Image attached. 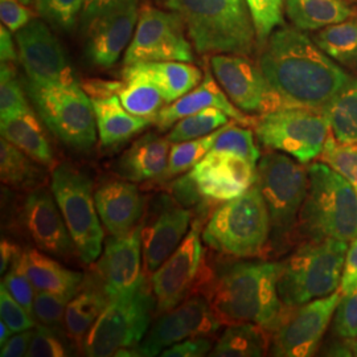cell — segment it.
<instances>
[{
	"label": "cell",
	"instance_id": "6da1fadb",
	"mask_svg": "<svg viewBox=\"0 0 357 357\" xmlns=\"http://www.w3.org/2000/svg\"><path fill=\"white\" fill-rule=\"evenodd\" d=\"M258 64L287 107L323 112L352 78L312 38L293 26H282L268 36Z\"/></svg>",
	"mask_w": 357,
	"mask_h": 357
},
{
	"label": "cell",
	"instance_id": "7a4b0ae2",
	"mask_svg": "<svg viewBox=\"0 0 357 357\" xmlns=\"http://www.w3.org/2000/svg\"><path fill=\"white\" fill-rule=\"evenodd\" d=\"M281 262H241L208 284L206 299L221 324L255 323L270 328L281 314Z\"/></svg>",
	"mask_w": 357,
	"mask_h": 357
},
{
	"label": "cell",
	"instance_id": "3957f363",
	"mask_svg": "<svg viewBox=\"0 0 357 357\" xmlns=\"http://www.w3.org/2000/svg\"><path fill=\"white\" fill-rule=\"evenodd\" d=\"M308 190L299 213L296 237L303 241L333 238L351 243L357 237V192L333 168L312 163Z\"/></svg>",
	"mask_w": 357,
	"mask_h": 357
},
{
	"label": "cell",
	"instance_id": "277c9868",
	"mask_svg": "<svg viewBox=\"0 0 357 357\" xmlns=\"http://www.w3.org/2000/svg\"><path fill=\"white\" fill-rule=\"evenodd\" d=\"M185 24L199 53L249 56L255 50L253 17L246 0H166Z\"/></svg>",
	"mask_w": 357,
	"mask_h": 357
},
{
	"label": "cell",
	"instance_id": "5b68a950",
	"mask_svg": "<svg viewBox=\"0 0 357 357\" xmlns=\"http://www.w3.org/2000/svg\"><path fill=\"white\" fill-rule=\"evenodd\" d=\"M278 151L265 153L257 165L255 185L270 216V246L283 252L296 236L299 213L308 190V168Z\"/></svg>",
	"mask_w": 357,
	"mask_h": 357
},
{
	"label": "cell",
	"instance_id": "8992f818",
	"mask_svg": "<svg viewBox=\"0 0 357 357\" xmlns=\"http://www.w3.org/2000/svg\"><path fill=\"white\" fill-rule=\"evenodd\" d=\"M348 243L308 240L281 262L278 294L284 306H298L331 295L340 287Z\"/></svg>",
	"mask_w": 357,
	"mask_h": 357
},
{
	"label": "cell",
	"instance_id": "52a82bcc",
	"mask_svg": "<svg viewBox=\"0 0 357 357\" xmlns=\"http://www.w3.org/2000/svg\"><path fill=\"white\" fill-rule=\"evenodd\" d=\"M270 234L268 206L255 183L243 195L220 205L202 231L205 245L236 258L264 255Z\"/></svg>",
	"mask_w": 357,
	"mask_h": 357
},
{
	"label": "cell",
	"instance_id": "ba28073f",
	"mask_svg": "<svg viewBox=\"0 0 357 357\" xmlns=\"http://www.w3.org/2000/svg\"><path fill=\"white\" fill-rule=\"evenodd\" d=\"M146 280L132 293L110 299L84 340L86 356H137L156 306Z\"/></svg>",
	"mask_w": 357,
	"mask_h": 357
},
{
	"label": "cell",
	"instance_id": "9c48e42d",
	"mask_svg": "<svg viewBox=\"0 0 357 357\" xmlns=\"http://www.w3.org/2000/svg\"><path fill=\"white\" fill-rule=\"evenodd\" d=\"M51 191L77 255L85 264L96 262L102 255L103 229L89 176L69 163H61L52 172Z\"/></svg>",
	"mask_w": 357,
	"mask_h": 357
},
{
	"label": "cell",
	"instance_id": "30bf717a",
	"mask_svg": "<svg viewBox=\"0 0 357 357\" xmlns=\"http://www.w3.org/2000/svg\"><path fill=\"white\" fill-rule=\"evenodd\" d=\"M28 93L52 132L79 151L90 150L97 139V121L89 94L76 79L38 86L28 82Z\"/></svg>",
	"mask_w": 357,
	"mask_h": 357
},
{
	"label": "cell",
	"instance_id": "8fae6325",
	"mask_svg": "<svg viewBox=\"0 0 357 357\" xmlns=\"http://www.w3.org/2000/svg\"><path fill=\"white\" fill-rule=\"evenodd\" d=\"M255 132L264 147L286 153L302 165H310L320 158L331 128L321 110L283 107L259 115Z\"/></svg>",
	"mask_w": 357,
	"mask_h": 357
},
{
	"label": "cell",
	"instance_id": "7c38bea8",
	"mask_svg": "<svg viewBox=\"0 0 357 357\" xmlns=\"http://www.w3.org/2000/svg\"><path fill=\"white\" fill-rule=\"evenodd\" d=\"M340 289L323 298L298 306H284L270 332L273 356H314L319 349L336 307L342 298Z\"/></svg>",
	"mask_w": 357,
	"mask_h": 357
},
{
	"label": "cell",
	"instance_id": "4fadbf2b",
	"mask_svg": "<svg viewBox=\"0 0 357 357\" xmlns=\"http://www.w3.org/2000/svg\"><path fill=\"white\" fill-rule=\"evenodd\" d=\"M185 24L178 13L142 8L134 38L128 45L123 65L151 61H193V50L184 35Z\"/></svg>",
	"mask_w": 357,
	"mask_h": 357
},
{
	"label": "cell",
	"instance_id": "5bb4252c",
	"mask_svg": "<svg viewBox=\"0 0 357 357\" xmlns=\"http://www.w3.org/2000/svg\"><path fill=\"white\" fill-rule=\"evenodd\" d=\"M211 68L230 101L243 113L262 115L287 107L259 64L246 56L217 53L211 59Z\"/></svg>",
	"mask_w": 357,
	"mask_h": 357
},
{
	"label": "cell",
	"instance_id": "9a60e30c",
	"mask_svg": "<svg viewBox=\"0 0 357 357\" xmlns=\"http://www.w3.org/2000/svg\"><path fill=\"white\" fill-rule=\"evenodd\" d=\"M204 248L200 220L192 228L178 249L165 264L151 274V290L156 301V311L167 312L191 296L202 278Z\"/></svg>",
	"mask_w": 357,
	"mask_h": 357
},
{
	"label": "cell",
	"instance_id": "2e32d148",
	"mask_svg": "<svg viewBox=\"0 0 357 357\" xmlns=\"http://www.w3.org/2000/svg\"><path fill=\"white\" fill-rule=\"evenodd\" d=\"M221 326L208 299L191 295L180 305L163 312L138 345V356L153 357L178 342L197 336H213Z\"/></svg>",
	"mask_w": 357,
	"mask_h": 357
},
{
	"label": "cell",
	"instance_id": "e0dca14e",
	"mask_svg": "<svg viewBox=\"0 0 357 357\" xmlns=\"http://www.w3.org/2000/svg\"><path fill=\"white\" fill-rule=\"evenodd\" d=\"M16 44L29 84L44 86L76 79L61 44L45 23L31 20L16 32Z\"/></svg>",
	"mask_w": 357,
	"mask_h": 357
},
{
	"label": "cell",
	"instance_id": "ac0fdd59",
	"mask_svg": "<svg viewBox=\"0 0 357 357\" xmlns=\"http://www.w3.org/2000/svg\"><path fill=\"white\" fill-rule=\"evenodd\" d=\"M139 15V0H123L93 17L85 45L90 63L112 68L134 38Z\"/></svg>",
	"mask_w": 357,
	"mask_h": 357
},
{
	"label": "cell",
	"instance_id": "d6986e66",
	"mask_svg": "<svg viewBox=\"0 0 357 357\" xmlns=\"http://www.w3.org/2000/svg\"><path fill=\"white\" fill-rule=\"evenodd\" d=\"M142 231L143 227L137 225L128 234L112 236L103 246L96 271L109 301L132 293L146 281V273H142Z\"/></svg>",
	"mask_w": 357,
	"mask_h": 357
},
{
	"label": "cell",
	"instance_id": "ffe728a7",
	"mask_svg": "<svg viewBox=\"0 0 357 357\" xmlns=\"http://www.w3.org/2000/svg\"><path fill=\"white\" fill-rule=\"evenodd\" d=\"M190 175L204 199L224 203L255 184L257 166L238 155L211 150Z\"/></svg>",
	"mask_w": 357,
	"mask_h": 357
},
{
	"label": "cell",
	"instance_id": "44dd1931",
	"mask_svg": "<svg viewBox=\"0 0 357 357\" xmlns=\"http://www.w3.org/2000/svg\"><path fill=\"white\" fill-rule=\"evenodd\" d=\"M53 195L44 190L31 192L24 202L23 224L41 252L53 255H73L76 245Z\"/></svg>",
	"mask_w": 357,
	"mask_h": 357
},
{
	"label": "cell",
	"instance_id": "7402d4cb",
	"mask_svg": "<svg viewBox=\"0 0 357 357\" xmlns=\"http://www.w3.org/2000/svg\"><path fill=\"white\" fill-rule=\"evenodd\" d=\"M190 222L191 212L188 208L165 196V205L160 206L159 215L142 231L146 274L151 275L178 249L187 236Z\"/></svg>",
	"mask_w": 357,
	"mask_h": 357
},
{
	"label": "cell",
	"instance_id": "603a6c76",
	"mask_svg": "<svg viewBox=\"0 0 357 357\" xmlns=\"http://www.w3.org/2000/svg\"><path fill=\"white\" fill-rule=\"evenodd\" d=\"M209 107L220 109L231 121L243 126L255 128L257 118L249 116L231 102L211 72L205 73L203 81L195 89L180 97L175 102L166 105L153 118V123L159 131H167L184 116L199 113Z\"/></svg>",
	"mask_w": 357,
	"mask_h": 357
},
{
	"label": "cell",
	"instance_id": "cb8c5ba5",
	"mask_svg": "<svg viewBox=\"0 0 357 357\" xmlns=\"http://www.w3.org/2000/svg\"><path fill=\"white\" fill-rule=\"evenodd\" d=\"M96 206L110 236H123L143 216L144 199L138 187L128 181H109L94 192Z\"/></svg>",
	"mask_w": 357,
	"mask_h": 357
},
{
	"label": "cell",
	"instance_id": "d4e9b609",
	"mask_svg": "<svg viewBox=\"0 0 357 357\" xmlns=\"http://www.w3.org/2000/svg\"><path fill=\"white\" fill-rule=\"evenodd\" d=\"M172 143L156 134H146L119 158L118 174L128 181H159L166 171Z\"/></svg>",
	"mask_w": 357,
	"mask_h": 357
},
{
	"label": "cell",
	"instance_id": "484cf974",
	"mask_svg": "<svg viewBox=\"0 0 357 357\" xmlns=\"http://www.w3.org/2000/svg\"><path fill=\"white\" fill-rule=\"evenodd\" d=\"M22 266L36 291L59 294L72 299L84 282L81 273L64 268L40 249L23 250Z\"/></svg>",
	"mask_w": 357,
	"mask_h": 357
},
{
	"label": "cell",
	"instance_id": "4316f807",
	"mask_svg": "<svg viewBox=\"0 0 357 357\" xmlns=\"http://www.w3.org/2000/svg\"><path fill=\"white\" fill-rule=\"evenodd\" d=\"M100 139L105 147H115L139 134L153 123L151 119L128 113L118 94L91 98Z\"/></svg>",
	"mask_w": 357,
	"mask_h": 357
},
{
	"label": "cell",
	"instance_id": "83f0119b",
	"mask_svg": "<svg viewBox=\"0 0 357 357\" xmlns=\"http://www.w3.org/2000/svg\"><path fill=\"white\" fill-rule=\"evenodd\" d=\"M0 132L1 138L13 143L38 165H53L54 158L50 142L31 109L22 114L0 119Z\"/></svg>",
	"mask_w": 357,
	"mask_h": 357
},
{
	"label": "cell",
	"instance_id": "f1b7e54d",
	"mask_svg": "<svg viewBox=\"0 0 357 357\" xmlns=\"http://www.w3.org/2000/svg\"><path fill=\"white\" fill-rule=\"evenodd\" d=\"M123 85L118 91V97L128 113L153 121L167 105L160 88L135 65L125 66Z\"/></svg>",
	"mask_w": 357,
	"mask_h": 357
},
{
	"label": "cell",
	"instance_id": "f546056e",
	"mask_svg": "<svg viewBox=\"0 0 357 357\" xmlns=\"http://www.w3.org/2000/svg\"><path fill=\"white\" fill-rule=\"evenodd\" d=\"M284 6L289 19L301 31H320L355 15L345 0H284Z\"/></svg>",
	"mask_w": 357,
	"mask_h": 357
},
{
	"label": "cell",
	"instance_id": "4dcf8cb0",
	"mask_svg": "<svg viewBox=\"0 0 357 357\" xmlns=\"http://www.w3.org/2000/svg\"><path fill=\"white\" fill-rule=\"evenodd\" d=\"M132 65L160 88L167 105L175 102L203 81L202 70L184 61H151Z\"/></svg>",
	"mask_w": 357,
	"mask_h": 357
},
{
	"label": "cell",
	"instance_id": "1f68e13d",
	"mask_svg": "<svg viewBox=\"0 0 357 357\" xmlns=\"http://www.w3.org/2000/svg\"><path fill=\"white\" fill-rule=\"evenodd\" d=\"M270 332L255 323L230 324L208 356L261 357L270 352Z\"/></svg>",
	"mask_w": 357,
	"mask_h": 357
},
{
	"label": "cell",
	"instance_id": "d6a6232c",
	"mask_svg": "<svg viewBox=\"0 0 357 357\" xmlns=\"http://www.w3.org/2000/svg\"><path fill=\"white\" fill-rule=\"evenodd\" d=\"M109 302L102 289H85L69 301L65 310L64 326L73 343L84 344V340Z\"/></svg>",
	"mask_w": 357,
	"mask_h": 357
},
{
	"label": "cell",
	"instance_id": "836d02e7",
	"mask_svg": "<svg viewBox=\"0 0 357 357\" xmlns=\"http://www.w3.org/2000/svg\"><path fill=\"white\" fill-rule=\"evenodd\" d=\"M312 40L333 61L347 68H357V17L320 29Z\"/></svg>",
	"mask_w": 357,
	"mask_h": 357
},
{
	"label": "cell",
	"instance_id": "e575fe53",
	"mask_svg": "<svg viewBox=\"0 0 357 357\" xmlns=\"http://www.w3.org/2000/svg\"><path fill=\"white\" fill-rule=\"evenodd\" d=\"M323 113L330 123L331 135L336 141L356 143L357 78L352 77L349 79L344 88L324 107Z\"/></svg>",
	"mask_w": 357,
	"mask_h": 357
},
{
	"label": "cell",
	"instance_id": "d590c367",
	"mask_svg": "<svg viewBox=\"0 0 357 357\" xmlns=\"http://www.w3.org/2000/svg\"><path fill=\"white\" fill-rule=\"evenodd\" d=\"M0 178L13 188H35L43 180V172L31 158L13 143L0 141Z\"/></svg>",
	"mask_w": 357,
	"mask_h": 357
},
{
	"label": "cell",
	"instance_id": "8d00e7d4",
	"mask_svg": "<svg viewBox=\"0 0 357 357\" xmlns=\"http://www.w3.org/2000/svg\"><path fill=\"white\" fill-rule=\"evenodd\" d=\"M230 118L216 107L204 109L199 113L184 116L168 132L167 139L171 143L192 141L206 137L229 123Z\"/></svg>",
	"mask_w": 357,
	"mask_h": 357
},
{
	"label": "cell",
	"instance_id": "74e56055",
	"mask_svg": "<svg viewBox=\"0 0 357 357\" xmlns=\"http://www.w3.org/2000/svg\"><path fill=\"white\" fill-rule=\"evenodd\" d=\"M217 131L199 139L172 143L166 171L159 181L178 176L196 166L212 150Z\"/></svg>",
	"mask_w": 357,
	"mask_h": 357
},
{
	"label": "cell",
	"instance_id": "f35d334b",
	"mask_svg": "<svg viewBox=\"0 0 357 357\" xmlns=\"http://www.w3.org/2000/svg\"><path fill=\"white\" fill-rule=\"evenodd\" d=\"M241 126L233 121L218 128L212 150L238 155L257 166L261 159V153L255 144V132L250 128H246L248 126Z\"/></svg>",
	"mask_w": 357,
	"mask_h": 357
},
{
	"label": "cell",
	"instance_id": "ab89813d",
	"mask_svg": "<svg viewBox=\"0 0 357 357\" xmlns=\"http://www.w3.org/2000/svg\"><path fill=\"white\" fill-rule=\"evenodd\" d=\"M320 162L339 172L357 192V142L340 143L330 135L320 155Z\"/></svg>",
	"mask_w": 357,
	"mask_h": 357
},
{
	"label": "cell",
	"instance_id": "60d3db41",
	"mask_svg": "<svg viewBox=\"0 0 357 357\" xmlns=\"http://www.w3.org/2000/svg\"><path fill=\"white\" fill-rule=\"evenodd\" d=\"M29 110L13 63H1L0 68V119L22 114Z\"/></svg>",
	"mask_w": 357,
	"mask_h": 357
},
{
	"label": "cell",
	"instance_id": "b9f144b4",
	"mask_svg": "<svg viewBox=\"0 0 357 357\" xmlns=\"http://www.w3.org/2000/svg\"><path fill=\"white\" fill-rule=\"evenodd\" d=\"M255 23L257 41L262 45L282 24L283 0H246Z\"/></svg>",
	"mask_w": 357,
	"mask_h": 357
},
{
	"label": "cell",
	"instance_id": "7bdbcfd3",
	"mask_svg": "<svg viewBox=\"0 0 357 357\" xmlns=\"http://www.w3.org/2000/svg\"><path fill=\"white\" fill-rule=\"evenodd\" d=\"M38 13L52 24L64 29L73 28L81 17L84 0H36Z\"/></svg>",
	"mask_w": 357,
	"mask_h": 357
},
{
	"label": "cell",
	"instance_id": "ee69618b",
	"mask_svg": "<svg viewBox=\"0 0 357 357\" xmlns=\"http://www.w3.org/2000/svg\"><path fill=\"white\" fill-rule=\"evenodd\" d=\"M70 298L59 294L38 291L33 301L32 314L38 324L47 327H57L64 323L65 310Z\"/></svg>",
	"mask_w": 357,
	"mask_h": 357
},
{
	"label": "cell",
	"instance_id": "f6af8a7d",
	"mask_svg": "<svg viewBox=\"0 0 357 357\" xmlns=\"http://www.w3.org/2000/svg\"><path fill=\"white\" fill-rule=\"evenodd\" d=\"M0 317L13 333L32 330L36 327L35 317L22 306L1 282L0 286Z\"/></svg>",
	"mask_w": 357,
	"mask_h": 357
},
{
	"label": "cell",
	"instance_id": "bcb514c9",
	"mask_svg": "<svg viewBox=\"0 0 357 357\" xmlns=\"http://www.w3.org/2000/svg\"><path fill=\"white\" fill-rule=\"evenodd\" d=\"M68 355H70L69 348L59 339V335L52 330V327L43 324L35 327L26 356L64 357Z\"/></svg>",
	"mask_w": 357,
	"mask_h": 357
},
{
	"label": "cell",
	"instance_id": "7dc6e473",
	"mask_svg": "<svg viewBox=\"0 0 357 357\" xmlns=\"http://www.w3.org/2000/svg\"><path fill=\"white\" fill-rule=\"evenodd\" d=\"M3 283L6 284L7 290L10 291L13 298L29 312H32L36 294H35L33 284L26 277V271L22 266V255L13 262V266L8 268Z\"/></svg>",
	"mask_w": 357,
	"mask_h": 357
},
{
	"label": "cell",
	"instance_id": "c3c4849f",
	"mask_svg": "<svg viewBox=\"0 0 357 357\" xmlns=\"http://www.w3.org/2000/svg\"><path fill=\"white\" fill-rule=\"evenodd\" d=\"M333 332L337 337H357V289L343 294L333 315Z\"/></svg>",
	"mask_w": 357,
	"mask_h": 357
},
{
	"label": "cell",
	"instance_id": "681fc988",
	"mask_svg": "<svg viewBox=\"0 0 357 357\" xmlns=\"http://www.w3.org/2000/svg\"><path fill=\"white\" fill-rule=\"evenodd\" d=\"M1 23L11 32H17L32 20V13L19 0H0Z\"/></svg>",
	"mask_w": 357,
	"mask_h": 357
},
{
	"label": "cell",
	"instance_id": "f907efd6",
	"mask_svg": "<svg viewBox=\"0 0 357 357\" xmlns=\"http://www.w3.org/2000/svg\"><path fill=\"white\" fill-rule=\"evenodd\" d=\"M213 344L208 336L190 337L176 344L166 348L160 356L163 357H202L209 355Z\"/></svg>",
	"mask_w": 357,
	"mask_h": 357
},
{
	"label": "cell",
	"instance_id": "816d5d0a",
	"mask_svg": "<svg viewBox=\"0 0 357 357\" xmlns=\"http://www.w3.org/2000/svg\"><path fill=\"white\" fill-rule=\"evenodd\" d=\"M168 191L171 193L172 199L184 208H192L195 205H199L204 199L190 172L172 181L168 187Z\"/></svg>",
	"mask_w": 357,
	"mask_h": 357
},
{
	"label": "cell",
	"instance_id": "f5cc1de1",
	"mask_svg": "<svg viewBox=\"0 0 357 357\" xmlns=\"http://www.w3.org/2000/svg\"><path fill=\"white\" fill-rule=\"evenodd\" d=\"M339 289L342 294L351 293L357 289V237L348 246Z\"/></svg>",
	"mask_w": 357,
	"mask_h": 357
},
{
	"label": "cell",
	"instance_id": "db71d44e",
	"mask_svg": "<svg viewBox=\"0 0 357 357\" xmlns=\"http://www.w3.org/2000/svg\"><path fill=\"white\" fill-rule=\"evenodd\" d=\"M33 331L26 330V331L17 332L16 335L11 336L7 343L1 345L0 356L1 357H22L26 356L29 343L32 339Z\"/></svg>",
	"mask_w": 357,
	"mask_h": 357
},
{
	"label": "cell",
	"instance_id": "11a10c76",
	"mask_svg": "<svg viewBox=\"0 0 357 357\" xmlns=\"http://www.w3.org/2000/svg\"><path fill=\"white\" fill-rule=\"evenodd\" d=\"M123 0H84V8L79 20L84 26H86L93 17L103 13L105 10L113 7L116 3Z\"/></svg>",
	"mask_w": 357,
	"mask_h": 357
},
{
	"label": "cell",
	"instance_id": "9f6ffc18",
	"mask_svg": "<svg viewBox=\"0 0 357 357\" xmlns=\"http://www.w3.org/2000/svg\"><path fill=\"white\" fill-rule=\"evenodd\" d=\"M22 250L17 248L16 243H11L10 240H1L0 243V273L4 275L8 268L13 266V262L22 255Z\"/></svg>",
	"mask_w": 357,
	"mask_h": 357
},
{
	"label": "cell",
	"instance_id": "6f0895ef",
	"mask_svg": "<svg viewBox=\"0 0 357 357\" xmlns=\"http://www.w3.org/2000/svg\"><path fill=\"white\" fill-rule=\"evenodd\" d=\"M19 57V53H16L15 43H13L10 29L1 26L0 28V60L1 63H15Z\"/></svg>",
	"mask_w": 357,
	"mask_h": 357
},
{
	"label": "cell",
	"instance_id": "680465c9",
	"mask_svg": "<svg viewBox=\"0 0 357 357\" xmlns=\"http://www.w3.org/2000/svg\"><path fill=\"white\" fill-rule=\"evenodd\" d=\"M324 355L327 356H354L352 352V339H343L331 343V345L326 349Z\"/></svg>",
	"mask_w": 357,
	"mask_h": 357
},
{
	"label": "cell",
	"instance_id": "91938a15",
	"mask_svg": "<svg viewBox=\"0 0 357 357\" xmlns=\"http://www.w3.org/2000/svg\"><path fill=\"white\" fill-rule=\"evenodd\" d=\"M11 328L1 320L0 323V345H4L7 343V340L11 337Z\"/></svg>",
	"mask_w": 357,
	"mask_h": 357
},
{
	"label": "cell",
	"instance_id": "94428289",
	"mask_svg": "<svg viewBox=\"0 0 357 357\" xmlns=\"http://www.w3.org/2000/svg\"><path fill=\"white\" fill-rule=\"evenodd\" d=\"M352 352H354V356L357 357V337L352 339Z\"/></svg>",
	"mask_w": 357,
	"mask_h": 357
},
{
	"label": "cell",
	"instance_id": "6125c7cd",
	"mask_svg": "<svg viewBox=\"0 0 357 357\" xmlns=\"http://www.w3.org/2000/svg\"><path fill=\"white\" fill-rule=\"evenodd\" d=\"M19 1H22L23 4H29L31 3V0H19Z\"/></svg>",
	"mask_w": 357,
	"mask_h": 357
}]
</instances>
